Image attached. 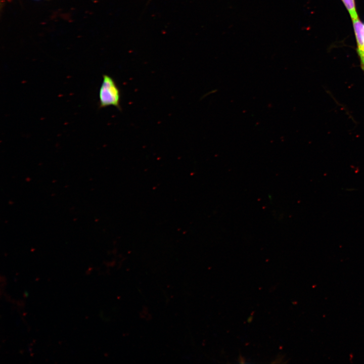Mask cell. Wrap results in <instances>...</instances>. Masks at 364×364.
<instances>
[{
    "mask_svg": "<svg viewBox=\"0 0 364 364\" xmlns=\"http://www.w3.org/2000/svg\"><path fill=\"white\" fill-rule=\"evenodd\" d=\"M120 98V90L114 79L107 74L103 75L99 91V107L112 106L121 110Z\"/></svg>",
    "mask_w": 364,
    "mask_h": 364,
    "instance_id": "6da1fadb",
    "label": "cell"
},
{
    "mask_svg": "<svg viewBox=\"0 0 364 364\" xmlns=\"http://www.w3.org/2000/svg\"><path fill=\"white\" fill-rule=\"evenodd\" d=\"M352 20L356 40L357 52L364 72V23L360 21L359 17Z\"/></svg>",
    "mask_w": 364,
    "mask_h": 364,
    "instance_id": "7a4b0ae2",
    "label": "cell"
},
{
    "mask_svg": "<svg viewBox=\"0 0 364 364\" xmlns=\"http://www.w3.org/2000/svg\"><path fill=\"white\" fill-rule=\"evenodd\" d=\"M352 19L358 18L354 0H341Z\"/></svg>",
    "mask_w": 364,
    "mask_h": 364,
    "instance_id": "3957f363",
    "label": "cell"
},
{
    "mask_svg": "<svg viewBox=\"0 0 364 364\" xmlns=\"http://www.w3.org/2000/svg\"><path fill=\"white\" fill-rule=\"evenodd\" d=\"M252 319H253V316H252V315H250V316L248 317V320H247V322H248V323H250V322H252Z\"/></svg>",
    "mask_w": 364,
    "mask_h": 364,
    "instance_id": "277c9868",
    "label": "cell"
}]
</instances>
